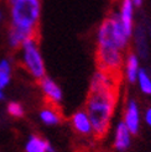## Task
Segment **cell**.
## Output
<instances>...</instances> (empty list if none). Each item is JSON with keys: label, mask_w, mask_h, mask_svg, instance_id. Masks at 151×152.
<instances>
[{"label": "cell", "mask_w": 151, "mask_h": 152, "mask_svg": "<svg viewBox=\"0 0 151 152\" xmlns=\"http://www.w3.org/2000/svg\"><path fill=\"white\" fill-rule=\"evenodd\" d=\"M123 77L100 69L93 73L84 109L92 121L94 137L100 140L108 134L114 116L119 87Z\"/></svg>", "instance_id": "cell-1"}, {"label": "cell", "mask_w": 151, "mask_h": 152, "mask_svg": "<svg viewBox=\"0 0 151 152\" xmlns=\"http://www.w3.org/2000/svg\"><path fill=\"white\" fill-rule=\"evenodd\" d=\"M131 37L133 36L125 30L117 11L114 10L100 22L97 30L95 42L97 47H115L128 52Z\"/></svg>", "instance_id": "cell-2"}, {"label": "cell", "mask_w": 151, "mask_h": 152, "mask_svg": "<svg viewBox=\"0 0 151 152\" xmlns=\"http://www.w3.org/2000/svg\"><path fill=\"white\" fill-rule=\"evenodd\" d=\"M10 5V27L36 37L41 19V0H14Z\"/></svg>", "instance_id": "cell-3"}, {"label": "cell", "mask_w": 151, "mask_h": 152, "mask_svg": "<svg viewBox=\"0 0 151 152\" xmlns=\"http://www.w3.org/2000/svg\"><path fill=\"white\" fill-rule=\"evenodd\" d=\"M20 50V61L25 71L36 80L46 77V64L36 37L22 43Z\"/></svg>", "instance_id": "cell-4"}, {"label": "cell", "mask_w": 151, "mask_h": 152, "mask_svg": "<svg viewBox=\"0 0 151 152\" xmlns=\"http://www.w3.org/2000/svg\"><path fill=\"white\" fill-rule=\"evenodd\" d=\"M125 53L126 52L115 47H97L95 61L98 69L111 74L122 75Z\"/></svg>", "instance_id": "cell-5"}, {"label": "cell", "mask_w": 151, "mask_h": 152, "mask_svg": "<svg viewBox=\"0 0 151 152\" xmlns=\"http://www.w3.org/2000/svg\"><path fill=\"white\" fill-rule=\"evenodd\" d=\"M123 123L130 130L133 135H136L141 127V111L139 103L135 98H128L124 106Z\"/></svg>", "instance_id": "cell-6"}, {"label": "cell", "mask_w": 151, "mask_h": 152, "mask_svg": "<svg viewBox=\"0 0 151 152\" xmlns=\"http://www.w3.org/2000/svg\"><path fill=\"white\" fill-rule=\"evenodd\" d=\"M70 123H71L73 131L77 135L82 136V137H92V136L94 137L92 121H90L86 109H79L76 113H73Z\"/></svg>", "instance_id": "cell-7"}, {"label": "cell", "mask_w": 151, "mask_h": 152, "mask_svg": "<svg viewBox=\"0 0 151 152\" xmlns=\"http://www.w3.org/2000/svg\"><path fill=\"white\" fill-rule=\"evenodd\" d=\"M39 84H40L41 93L45 96L47 104L58 106L62 103L63 92H62L61 87H59L52 78H50L46 75V77H43L41 80H39Z\"/></svg>", "instance_id": "cell-8"}, {"label": "cell", "mask_w": 151, "mask_h": 152, "mask_svg": "<svg viewBox=\"0 0 151 152\" xmlns=\"http://www.w3.org/2000/svg\"><path fill=\"white\" fill-rule=\"evenodd\" d=\"M131 41L134 45V52L140 57V59H147L150 56V45H149L150 39L141 22L135 25Z\"/></svg>", "instance_id": "cell-9"}, {"label": "cell", "mask_w": 151, "mask_h": 152, "mask_svg": "<svg viewBox=\"0 0 151 152\" xmlns=\"http://www.w3.org/2000/svg\"><path fill=\"white\" fill-rule=\"evenodd\" d=\"M135 5L133 4L131 0H118V7L117 14L122 21L123 26L125 30L133 36L134 28H135Z\"/></svg>", "instance_id": "cell-10"}, {"label": "cell", "mask_w": 151, "mask_h": 152, "mask_svg": "<svg viewBox=\"0 0 151 152\" xmlns=\"http://www.w3.org/2000/svg\"><path fill=\"white\" fill-rule=\"evenodd\" d=\"M140 69H141L140 57L134 51H128L125 53V58H124L122 77L128 83L134 84V83H136V78H138V74H139Z\"/></svg>", "instance_id": "cell-11"}, {"label": "cell", "mask_w": 151, "mask_h": 152, "mask_svg": "<svg viewBox=\"0 0 151 152\" xmlns=\"http://www.w3.org/2000/svg\"><path fill=\"white\" fill-rule=\"evenodd\" d=\"M131 142H133V134L123 123V120H120L114 127L113 147L118 152H125L131 146Z\"/></svg>", "instance_id": "cell-12"}, {"label": "cell", "mask_w": 151, "mask_h": 152, "mask_svg": "<svg viewBox=\"0 0 151 152\" xmlns=\"http://www.w3.org/2000/svg\"><path fill=\"white\" fill-rule=\"evenodd\" d=\"M39 118L42 124L47 126H55L62 121V114H61V110L58 109V106L47 104L40 110Z\"/></svg>", "instance_id": "cell-13"}, {"label": "cell", "mask_w": 151, "mask_h": 152, "mask_svg": "<svg viewBox=\"0 0 151 152\" xmlns=\"http://www.w3.org/2000/svg\"><path fill=\"white\" fill-rule=\"evenodd\" d=\"M25 152H55V148L41 136L31 135L25 142Z\"/></svg>", "instance_id": "cell-14"}, {"label": "cell", "mask_w": 151, "mask_h": 152, "mask_svg": "<svg viewBox=\"0 0 151 152\" xmlns=\"http://www.w3.org/2000/svg\"><path fill=\"white\" fill-rule=\"evenodd\" d=\"M35 36H31L27 32H24L21 30L10 27L9 32H7V43L11 48H20L22 46V43L26 42L27 40L32 39Z\"/></svg>", "instance_id": "cell-15"}, {"label": "cell", "mask_w": 151, "mask_h": 152, "mask_svg": "<svg viewBox=\"0 0 151 152\" xmlns=\"http://www.w3.org/2000/svg\"><path fill=\"white\" fill-rule=\"evenodd\" d=\"M136 84L140 89V92L145 95H151V74L146 68H141L138 78H136Z\"/></svg>", "instance_id": "cell-16"}, {"label": "cell", "mask_w": 151, "mask_h": 152, "mask_svg": "<svg viewBox=\"0 0 151 152\" xmlns=\"http://www.w3.org/2000/svg\"><path fill=\"white\" fill-rule=\"evenodd\" d=\"M11 73L12 67L9 59H1L0 61V88H6L11 82Z\"/></svg>", "instance_id": "cell-17"}, {"label": "cell", "mask_w": 151, "mask_h": 152, "mask_svg": "<svg viewBox=\"0 0 151 152\" xmlns=\"http://www.w3.org/2000/svg\"><path fill=\"white\" fill-rule=\"evenodd\" d=\"M7 113L9 115L12 116V118H22L25 114V110H24V106H22L20 103L18 102H11L7 104Z\"/></svg>", "instance_id": "cell-18"}, {"label": "cell", "mask_w": 151, "mask_h": 152, "mask_svg": "<svg viewBox=\"0 0 151 152\" xmlns=\"http://www.w3.org/2000/svg\"><path fill=\"white\" fill-rule=\"evenodd\" d=\"M144 121H145V124L147 126L151 127V105L147 106V108L145 109V111H144Z\"/></svg>", "instance_id": "cell-19"}, {"label": "cell", "mask_w": 151, "mask_h": 152, "mask_svg": "<svg viewBox=\"0 0 151 152\" xmlns=\"http://www.w3.org/2000/svg\"><path fill=\"white\" fill-rule=\"evenodd\" d=\"M141 24L144 25V27H145V30H146V34H147V36H149V39L151 40V21H150L149 19H145L144 22H141Z\"/></svg>", "instance_id": "cell-20"}, {"label": "cell", "mask_w": 151, "mask_h": 152, "mask_svg": "<svg viewBox=\"0 0 151 152\" xmlns=\"http://www.w3.org/2000/svg\"><path fill=\"white\" fill-rule=\"evenodd\" d=\"M131 1L135 5V7H140L142 4H144V0H131Z\"/></svg>", "instance_id": "cell-21"}, {"label": "cell", "mask_w": 151, "mask_h": 152, "mask_svg": "<svg viewBox=\"0 0 151 152\" xmlns=\"http://www.w3.org/2000/svg\"><path fill=\"white\" fill-rule=\"evenodd\" d=\"M3 99H4V89L0 88V100H3Z\"/></svg>", "instance_id": "cell-22"}, {"label": "cell", "mask_w": 151, "mask_h": 152, "mask_svg": "<svg viewBox=\"0 0 151 152\" xmlns=\"http://www.w3.org/2000/svg\"><path fill=\"white\" fill-rule=\"evenodd\" d=\"M1 19H3V14H1V11H0V22H1Z\"/></svg>", "instance_id": "cell-23"}, {"label": "cell", "mask_w": 151, "mask_h": 152, "mask_svg": "<svg viewBox=\"0 0 151 152\" xmlns=\"http://www.w3.org/2000/svg\"><path fill=\"white\" fill-rule=\"evenodd\" d=\"M7 1H9V3H11V1H14V0H7Z\"/></svg>", "instance_id": "cell-24"}]
</instances>
